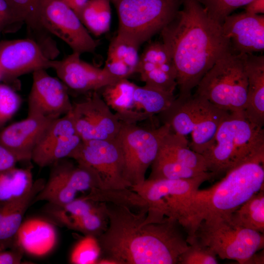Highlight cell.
Masks as SVG:
<instances>
[{
    "label": "cell",
    "instance_id": "obj_11",
    "mask_svg": "<svg viewBox=\"0 0 264 264\" xmlns=\"http://www.w3.org/2000/svg\"><path fill=\"white\" fill-rule=\"evenodd\" d=\"M68 158L92 169L104 189L131 187L124 178L122 154L115 139L83 141Z\"/></svg>",
    "mask_w": 264,
    "mask_h": 264
},
{
    "label": "cell",
    "instance_id": "obj_38",
    "mask_svg": "<svg viewBox=\"0 0 264 264\" xmlns=\"http://www.w3.org/2000/svg\"><path fill=\"white\" fill-rule=\"evenodd\" d=\"M22 24L6 0H0V36L2 33L17 30Z\"/></svg>",
    "mask_w": 264,
    "mask_h": 264
},
{
    "label": "cell",
    "instance_id": "obj_14",
    "mask_svg": "<svg viewBox=\"0 0 264 264\" xmlns=\"http://www.w3.org/2000/svg\"><path fill=\"white\" fill-rule=\"evenodd\" d=\"M54 63L30 38L0 42L1 79L10 81L39 69L53 68Z\"/></svg>",
    "mask_w": 264,
    "mask_h": 264
},
{
    "label": "cell",
    "instance_id": "obj_40",
    "mask_svg": "<svg viewBox=\"0 0 264 264\" xmlns=\"http://www.w3.org/2000/svg\"><path fill=\"white\" fill-rule=\"evenodd\" d=\"M17 158L0 143V172L16 166Z\"/></svg>",
    "mask_w": 264,
    "mask_h": 264
},
{
    "label": "cell",
    "instance_id": "obj_16",
    "mask_svg": "<svg viewBox=\"0 0 264 264\" xmlns=\"http://www.w3.org/2000/svg\"><path fill=\"white\" fill-rule=\"evenodd\" d=\"M136 73L145 85L174 94L176 71L172 57L162 42L146 46L140 55Z\"/></svg>",
    "mask_w": 264,
    "mask_h": 264
},
{
    "label": "cell",
    "instance_id": "obj_33",
    "mask_svg": "<svg viewBox=\"0 0 264 264\" xmlns=\"http://www.w3.org/2000/svg\"><path fill=\"white\" fill-rule=\"evenodd\" d=\"M108 217L101 202L93 211L84 216L69 220L65 225L67 228L80 232L85 236L95 238L101 235L107 229Z\"/></svg>",
    "mask_w": 264,
    "mask_h": 264
},
{
    "label": "cell",
    "instance_id": "obj_7",
    "mask_svg": "<svg viewBox=\"0 0 264 264\" xmlns=\"http://www.w3.org/2000/svg\"><path fill=\"white\" fill-rule=\"evenodd\" d=\"M181 0H111L118 17L117 33L140 46L173 20Z\"/></svg>",
    "mask_w": 264,
    "mask_h": 264
},
{
    "label": "cell",
    "instance_id": "obj_15",
    "mask_svg": "<svg viewBox=\"0 0 264 264\" xmlns=\"http://www.w3.org/2000/svg\"><path fill=\"white\" fill-rule=\"evenodd\" d=\"M73 52L61 60H55L54 69L67 88L78 93L99 91L118 79L101 68L84 61Z\"/></svg>",
    "mask_w": 264,
    "mask_h": 264
},
{
    "label": "cell",
    "instance_id": "obj_43",
    "mask_svg": "<svg viewBox=\"0 0 264 264\" xmlns=\"http://www.w3.org/2000/svg\"><path fill=\"white\" fill-rule=\"evenodd\" d=\"M66 2L77 15L83 5L88 0H63Z\"/></svg>",
    "mask_w": 264,
    "mask_h": 264
},
{
    "label": "cell",
    "instance_id": "obj_1",
    "mask_svg": "<svg viewBox=\"0 0 264 264\" xmlns=\"http://www.w3.org/2000/svg\"><path fill=\"white\" fill-rule=\"evenodd\" d=\"M101 203L108 224L96 238L103 256L97 264H176L188 248L176 219L149 206L135 213L126 206Z\"/></svg>",
    "mask_w": 264,
    "mask_h": 264
},
{
    "label": "cell",
    "instance_id": "obj_34",
    "mask_svg": "<svg viewBox=\"0 0 264 264\" xmlns=\"http://www.w3.org/2000/svg\"><path fill=\"white\" fill-rule=\"evenodd\" d=\"M188 248L180 255V264H217V255L209 247L194 238H187Z\"/></svg>",
    "mask_w": 264,
    "mask_h": 264
},
{
    "label": "cell",
    "instance_id": "obj_5",
    "mask_svg": "<svg viewBox=\"0 0 264 264\" xmlns=\"http://www.w3.org/2000/svg\"><path fill=\"white\" fill-rule=\"evenodd\" d=\"M196 94L228 112L244 111L247 77L243 54L230 52L218 60L197 87Z\"/></svg>",
    "mask_w": 264,
    "mask_h": 264
},
{
    "label": "cell",
    "instance_id": "obj_21",
    "mask_svg": "<svg viewBox=\"0 0 264 264\" xmlns=\"http://www.w3.org/2000/svg\"><path fill=\"white\" fill-rule=\"evenodd\" d=\"M247 77V99L244 112L251 121L264 125V56L243 54Z\"/></svg>",
    "mask_w": 264,
    "mask_h": 264
},
{
    "label": "cell",
    "instance_id": "obj_32",
    "mask_svg": "<svg viewBox=\"0 0 264 264\" xmlns=\"http://www.w3.org/2000/svg\"><path fill=\"white\" fill-rule=\"evenodd\" d=\"M85 198L97 202H108L117 205L141 208L148 206L147 202L136 192L130 188H94Z\"/></svg>",
    "mask_w": 264,
    "mask_h": 264
},
{
    "label": "cell",
    "instance_id": "obj_28",
    "mask_svg": "<svg viewBox=\"0 0 264 264\" xmlns=\"http://www.w3.org/2000/svg\"><path fill=\"white\" fill-rule=\"evenodd\" d=\"M111 0H88L82 7L77 16L87 30L99 36L110 28Z\"/></svg>",
    "mask_w": 264,
    "mask_h": 264
},
{
    "label": "cell",
    "instance_id": "obj_41",
    "mask_svg": "<svg viewBox=\"0 0 264 264\" xmlns=\"http://www.w3.org/2000/svg\"><path fill=\"white\" fill-rule=\"evenodd\" d=\"M245 12L254 15L264 13V0H251L245 7Z\"/></svg>",
    "mask_w": 264,
    "mask_h": 264
},
{
    "label": "cell",
    "instance_id": "obj_20",
    "mask_svg": "<svg viewBox=\"0 0 264 264\" xmlns=\"http://www.w3.org/2000/svg\"><path fill=\"white\" fill-rule=\"evenodd\" d=\"M45 182L43 178L37 179L24 195L10 201L0 202V250L13 247L24 215Z\"/></svg>",
    "mask_w": 264,
    "mask_h": 264
},
{
    "label": "cell",
    "instance_id": "obj_30",
    "mask_svg": "<svg viewBox=\"0 0 264 264\" xmlns=\"http://www.w3.org/2000/svg\"><path fill=\"white\" fill-rule=\"evenodd\" d=\"M175 98L174 94L146 85H136L134 92L135 110L149 118L167 109Z\"/></svg>",
    "mask_w": 264,
    "mask_h": 264
},
{
    "label": "cell",
    "instance_id": "obj_6",
    "mask_svg": "<svg viewBox=\"0 0 264 264\" xmlns=\"http://www.w3.org/2000/svg\"><path fill=\"white\" fill-rule=\"evenodd\" d=\"M221 259L244 262L253 254L264 249L263 233L245 228L232 222L229 216H212L200 221L193 235Z\"/></svg>",
    "mask_w": 264,
    "mask_h": 264
},
{
    "label": "cell",
    "instance_id": "obj_36",
    "mask_svg": "<svg viewBox=\"0 0 264 264\" xmlns=\"http://www.w3.org/2000/svg\"><path fill=\"white\" fill-rule=\"evenodd\" d=\"M207 11L209 16L222 24L231 13L251 0H198Z\"/></svg>",
    "mask_w": 264,
    "mask_h": 264
},
{
    "label": "cell",
    "instance_id": "obj_42",
    "mask_svg": "<svg viewBox=\"0 0 264 264\" xmlns=\"http://www.w3.org/2000/svg\"><path fill=\"white\" fill-rule=\"evenodd\" d=\"M264 264V251L256 252L252 254L244 263V264Z\"/></svg>",
    "mask_w": 264,
    "mask_h": 264
},
{
    "label": "cell",
    "instance_id": "obj_44",
    "mask_svg": "<svg viewBox=\"0 0 264 264\" xmlns=\"http://www.w3.org/2000/svg\"><path fill=\"white\" fill-rule=\"evenodd\" d=\"M0 79H1L0 75Z\"/></svg>",
    "mask_w": 264,
    "mask_h": 264
},
{
    "label": "cell",
    "instance_id": "obj_39",
    "mask_svg": "<svg viewBox=\"0 0 264 264\" xmlns=\"http://www.w3.org/2000/svg\"><path fill=\"white\" fill-rule=\"evenodd\" d=\"M23 251L19 248L0 250V264H22Z\"/></svg>",
    "mask_w": 264,
    "mask_h": 264
},
{
    "label": "cell",
    "instance_id": "obj_8",
    "mask_svg": "<svg viewBox=\"0 0 264 264\" xmlns=\"http://www.w3.org/2000/svg\"><path fill=\"white\" fill-rule=\"evenodd\" d=\"M170 131V126L166 124L148 128L136 123L121 122L120 130L114 139L122 154L124 178L131 187L146 179L147 170L156 158L164 137Z\"/></svg>",
    "mask_w": 264,
    "mask_h": 264
},
{
    "label": "cell",
    "instance_id": "obj_3",
    "mask_svg": "<svg viewBox=\"0 0 264 264\" xmlns=\"http://www.w3.org/2000/svg\"><path fill=\"white\" fill-rule=\"evenodd\" d=\"M264 154L250 158L228 171L211 187L198 189L191 196L184 227L191 236L198 223L212 216H229L264 189Z\"/></svg>",
    "mask_w": 264,
    "mask_h": 264
},
{
    "label": "cell",
    "instance_id": "obj_24",
    "mask_svg": "<svg viewBox=\"0 0 264 264\" xmlns=\"http://www.w3.org/2000/svg\"><path fill=\"white\" fill-rule=\"evenodd\" d=\"M139 47L133 40L117 33L110 44L103 68L118 79L128 78L136 73Z\"/></svg>",
    "mask_w": 264,
    "mask_h": 264
},
{
    "label": "cell",
    "instance_id": "obj_35",
    "mask_svg": "<svg viewBox=\"0 0 264 264\" xmlns=\"http://www.w3.org/2000/svg\"><path fill=\"white\" fill-rule=\"evenodd\" d=\"M100 254L96 238L91 236H85L73 248L70 262L75 264H97Z\"/></svg>",
    "mask_w": 264,
    "mask_h": 264
},
{
    "label": "cell",
    "instance_id": "obj_13",
    "mask_svg": "<svg viewBox=\"0 0 264 264\" xmlns=\"http://www.w3.org/2000/svg\"><path fill=\"white\" fill-rule=\"evenodd\" d=\"M32 85L28 99V115L56 119L69 113L72 103L67 87L46 69L32 72Z\"/></svg>",
    "mask_w": 264,
    "mask_h": 264
},
{
    "label": "cell",
    "instance_id": "obj_18",
    "mask_svg": "<svg viewBox=\"0 0 264 264\" xmlns=\"http://www.w3.org/2000/svg\"><path fill=\"white\" fill-rule=\"evenodd\" d=\"M55 119L38 115L12 123L0 131V143L19 161L31 160L32 152L51 122Z\"/></svg>",
    "mask_w": 264,
    "mask_h": 264
},
{
    "label": "cell",
    "instance_id": "obj_19",
    "mask_svg": "<svg viewBox=\"0 0 264 264\" xmlns=\"http://www.w3.org/2000/svg\"><path fill=\"white\" fill-rule=\"evenodd\" d=\"M194 95L195 107L189 146L202 154L212 143L220 123L229 112L217 108L201 96Z\"/></svg>",
    "mask_w": 264,
    "mask_h": 264
},
{
    "label": "cell",
    "instance_id": "obj_9",
    "mask_svg": "<svg viewBox=\"0 0 264 264\" xmlns=\"http://www.w3.org/2000/svg\"><path fill=\"white\" fill-rule=\"evenodd\" d=\"M215 176L214 173L207 172L187 179H147L130 189L146 200L149 209L176 219L184 227L191 196L203 182Z\"/></svg>",
    "mask_w": 264,
    "mask_h": 264
},
{
    "label": "cell",
    "instance_id": "obj_22",
    "mask_svg": "<svg viewBox=\"0 0 264 264\" xmlns=\"http://www.w3.org/2000/svg\"><path fill=\"white\" fill-rule=\"evenodd\" d=\"M56 242L57 233L53 224L42 219H30L22 223L12 248L17 247L24 253L42 256L49 253Z\"/></svg>",
    "mask_w": 264,
    "mask_h": 264
},
{
    "label": "cell",
    "instance_id": "obj_10",
    "mask_svg": "<svg viewBox=\"0 0 264 264\" xmlns=\"http://www.w3.org/2000/svg\"><path fill=\"white\" fill-rule=\"evenodd\" d=\"M39 20L48 33L65 42L73 52H94V40L74 11L63 0H40Z\"/></svg>",
    "mask_w": 264,
    "mask_h": 264
},
{
    "label": "cell",
    "instance_id": "obj_27",
    "mask_svg": "<svg viewBox=\"0 0 264 264\" xmlns=\"http://www.w3.org/2000/svg\"><path fill=\"white\" fill-rule=\"evenodd\" d=\"M34 182L30 167L15 166L0 172V202L22 197L30 190Z\"/></svg>",
    "mask_w": 264,
    "mask_h": 264
},
{
    "label": "cell",
    "instance_id": "obj_17",
    "mask_svg": "<svg viewBox=\"0 0 264 264\" xmlns=\"http://www.w3.org/2000/svg\"><path fill=\"white\" fill-rule=\"evenodd\" d=\"M231 52L253 53L264 49V16L243 13L230 15L221 24Z\"/></svg>",
    "mask_w": 264,
    "mask_h": 264
},
{
    "label": "cell",
    "instance_id": "obj_23",
    "mask_svg": "<svg viewBox=\"0 0 264 264\" xmlns=\"http://www.w3.org/2000/svg\"><path fill=\"white\" fill-rule=\"evenodd\" d=\"M136 85L128 78L118 79L99 91L101 97L121 122L137 123L149 118L135 110L134 92Z\"/></svg>",
    "mask_w": 264,
    "mask_h": 264
},
{
    "label": "cell",
    "instance_id": "obj_37",
    "mask_svg": "<svg viewBox=\"0 0 264 264\" xmlns=\"http://www.w3.org/2000/svg\"><path fill=\"white\" fill-rule=\"evenodd\" d=\"M21 104V97L13 89L0 84V128L15 115Z\"/></svg>",
    "mask_w": 264,
    "mask_h": 264
},
{
    "label": "cell",
    "instance_id": "obj_4",
    "mask_svg": "<svg viewBox=\"0 0 264 264\" xmlns=\"http://www.w3.org/2000/svg\"><path fill=\"white\" fill-rule=\"evenodd\" d=\"M262 154H264L263 127L251 121L241 111L228 114L212 143L202 154L208 171L217 176Z\"/></svg>",
    "mask_w": 264,
    "mask_h": 264
},
{
    "label": "cell",
    "instance_id": "obj_12",
    "mask_svg": "<svg viewBox=\"0 0 264 264\" xmlns=\"http://www.w3.org/2000/svg\"><path fill=\"white\" fill-rule=\"evenodd\" d=\"M90 93L84 100L72 103L69 112L77 133L83 141L114 139L121 121L98 91Z\"/></svg>",
    "mask_w": 264,
    "mask_h": 264
},
{
    "label": "cell",
    "instance_id": "obj_25",
    "mask_svg": "<svg viewBox=\"0 0 264 264\" xmlns=\"http://www.w3.org/2000/svg\"><path fill=\"white\" fill-rule=\"evenodd\" d=\"M67 158L58 160L51 165L48 179L35 197L33 203L44 200L54 205L63 206L76 198L77 193L69 180L74 163Z\"/></svg>",
    "mask_w": 264,
    "mask_h": 264
},
{
    "label": "cell",
    "instance_id": "obj_26",
    "mask_svg": "<svg viewBox=\"0 0 264 264\" xmlns=\"http://www.w3.org/2000/svg\"><path fill=\"white\" fill-rule=\"evenodd\" d=\"M158 153L191 168L209 172L202 154L191 149L186 137L171 131L164 137Z\"/></svg>",
    "mask_w": 264,
    "mask_h": 264
},
{
    "label": "cell",
    "instance_id": "obj_2",
    "mask_svg": "<svg viewBox=\"0 0 264 264\" xmlns=\"http://www.w3.org/2000/svg\"><path fill=\"white\" fill-rule=\"evenodd\" d=\"M181 8L161 31L176 71L178 97L192 94L216 62L231 52L221 24L198 0H181Z\"/></svg>",
    "mask_w": 264,
    "mask_h": 264
},
{
    "label": "cell",
    "instance_id": "obj_29",
    "mask_svg": "<svg viewBox=\"0 0 264 264\" xmlns=\"http://www.w3.org/2000/svg\"><path fill=\"white\" fill-rule=\"evenodd\" d=\"M229 218L237 225L264 234V189L254 194L232 212Z\"/></svg>",
    "mask_w": 264,
    "mask_h": 264
},
{
    "label": "cell",
    "instance_id": "obj_31",
    "mask_svg": "<svg viewBox=\"0 0 264 264\" xmlns=\"http://www.w3.org/2000/svg\"><path fill=\"white\" fill-rule=\"evenodd\" d=\"M151 167V171L148 178L149 179H191L207 172L187 167L158 153Z\"/></svg>",
    "mask_w": 264,
    "mask_h": 264
}]
</instances>
